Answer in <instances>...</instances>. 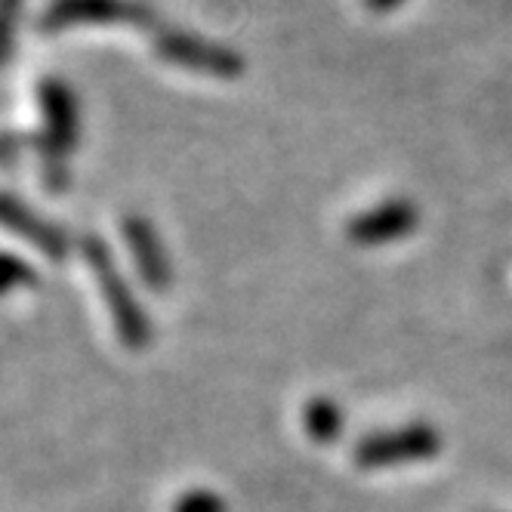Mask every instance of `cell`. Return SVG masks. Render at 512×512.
<instances>
[{
  "instance_id": "1",
  "label": "cell",
  "mask_w": 512,
  "mask_h": 512,
  "mask_svg": "<svg viewBox=\"0 0 512 512\" xmlns=\"http://www.w3.org/2000/svg\"><path fill=\"white\" fill-rule=\"evenodd\" d=\"M38 105H41V167L44 182L50 192L68 189V158L75 152L78 136H81V112H78V96L65 81L47 78L38 87Z\"/></svg>"
},
{
  "instance_id": "2",
  "label": "cell",
  "mask_w": 512,
  "mask_h": 512,
  "mask_svg": "<svg viewBox=\"0 0 512 512\" xmlns=\"http://www.w3.org/2000/svg\"><path fill=\"white\" fill-rule=\"evenodd\" d=\"M81 253H84V263L90 266V272L99 284V294L108 306V315H112V321H115L118 340L133 352L145 349L152 343L149 315H145L142 306L136 303L130 284L124 281L121 269L112 260V253H108V247L99 238H84Z\"/></svg>"
},
{
  "instance_id": "3",
  "label": "cell",
  "mask_w": 512,
  "mask_h": 512,
  "mask_svg": "<svg viewBox=\"0 0 512 512\" xmlns=\"http://www.w3.org/2000/svg\"><path fill=\"white\" fill-rule=\"evenodd\" d=\"M442 451V435L429 423H411L392 432H374L361 438L352 451V463L364 472L392 469L405 463H423Z\"/></svg>"
},
{
  "instance_id": "4",
  "label": "cell",
  "mask_w": 512,
  "mask_h": 512,
  "mask_svg": "<svg viewBox=\"0 0 512 512\" xmlns=\"http://www.w3.org/2000/svg\"><path fill=\"white\" fill-rule=\"evenodd\" d=\"M155 53L167 65L195 71V75H213L223 81H232L244 71V59L238 50L198 38L192 31H179V28L155 31Z\"/></svg>"
},
{
  "instance_id": "5",
  "label": "cell",
  "mask_w": 512,
  "mask_h": 512,
  "mask_svg": "<svg viewBox=\"0 0 512 512\" xmlns=\"http://www.w3.org/2000/svg\"><path fill=\"white\" fill-rule=\"evenodd\" d=\"M152 10L139 0H53L41 16L47 34L71 25H152Z\"/></svg>"
},
{
  "instance_id": "6",
  "label": "cell",
  "mask_w": 512,
  "mask_h": 512,
  "mask_svg": "<svg viewBox=\"0 0 512 512\" xmlns=\"http://www.w3.org/2000/svg\"><path fill=\"white\" fill-rule=\"evenodd\" d=\"M420 226V210L414 201H386L352 216L346 223V238L358 247H380L398 238H408Z\"/></svg>"
},
{
  "instance_id": "7",
  "label": "cell",
  "mask_w": 512,
  "mask_h": 512,
  "mask_svg": "<svg viewBox=\"0 0 512 512\" xmlns=\"http://www.w3.org/2000/svg\"><path fill=\"white\" fill-rule=\"evenodd\" d=\"M0 226H4L10 235H19L22 241H28L31 247H38L47 260L59 263L68 256V235L44 219L41 213H34L25 201L13 198V195H0Z\"/></svg>"
},
{
  "instance_id": "8",
  "label": "cell",
  "mask_w": 512,
  "mask_h": 512,
  "mask_svg": "<svg viewBox=\"0 0 512 512\" xmlns=\"http://www.w3.org/2000/svg\"><path fill=\"white\" fill-rule=\"evenodd\" d=\"M124 241L130 247L133 263L142 275V281L149 284L158 294L170 290L173 284V266H170V256L164 250V241L158 235V229L149 223L145 216H127L124 219Z\"/></svg>"
},
{
  "instance_id": "9",
  "label": "cell",
  "mask_w": 512,
  "mask_h": 512,
  "mask_svg": "<svg viewBox=\"0 0 512 512\" xmlns=\"http://www.w3.org/2000/svg\"><path fill=\"white\" fill-rule=\"evenodd\" d=\"M300 420H303V432L315 445H331L343 435V411L331 398H309L303 405Z\"/></svg>"
},
{
  "instance_id": "10",
  "label": "cell",
  "mask_w": 512,
  "mask_h": 512,
  "mask_svg": "<svg viewBox=\"0 0 512 512\" xmlns=\"http://www.w3.org/2000/svg\"><path fill=\"white\" fill-rule=\"evenodd\" d=\"M22 10H25V0H0V65H7L16 50Z\"/></svg>"
},
{
  "instance_id": "11",
  "label": "cell",
  "mask_w": 512,
  "mask_h": 512,
  "mask_svg": "<svg viewBox=\"0 0 512 512\" xmlns=\"http://www.w3.org/2000/svg\"><path fill=\"white\" fill-rule=\"evenodd\" d=\"M34 281L38 278H34L31 266L22 260V256L0 250V297L10 294V290H19V287H31Z\"/></svg>"
},
{
  "instance_id": "12",
  "label": "cell",
  "mask_w": 512,
  "mask_h": 512,
  "mask_svg": "<svg viewBox=\"0 0 512 512\" xmlns=\"http://www.w3.org/2000/svg\"><path fill=\"white\" fill-rule=\"evenodd\" d=\"M173 512H226V500L207 488H195L176 500Z\"/></svg>"
},
{
  "instance_id": "13",
  "label": "cell",
  "mask_w": 512,
  "mask_h": 512,
  "mask_svg": "<svg viewBox=\"0 0 512 512\" xmlns=\"http://www.w3.org/2000/svg\"><path fill=\"white\" fill-rule=\"evenodd\" d=\"M364 4H368L371 13H392V10H398L401 4H405V0H364Z\"/></svg>"
}]
</instances>
